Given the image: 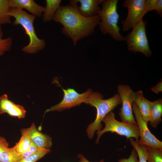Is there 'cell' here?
Listing matches in <instances>:
<instances>
[{"label":"cell","instance_id":"obj_3","mask_svg":"<svg viewBox=\"0 0 162 162\" xmlns=\"http://www.w3.org/2000/svg\"><path fill=\"white\" fill-rule=\"evenodd\" d=\"M103 95L98 92H92L87 99L86 104L95 107L97 110L95 119L90 124L86 130L88 138L92 139L96 131L102 129L101 122L105 116L118 105L122 104L120 97L118 94L108 99H103Z\"/></svg>","mask_w":162,"mask_h":162},{"label":"cell","instance_id":"obj_25","mask_svg":"<svg viewBox=\"0 0 162 162\" xmlns=\"http://www.w3.org/2000/svg\"><path fill=\"white\" fill-rule=\"evenodd\" d=\"M3 33L1 25H0V56L11 49L12 45V39L11 37L3 39Z\"/></svg>","mask_w":162,"mask_h":162},{"label":"cell","instance_id":"obj_24","mask_svg":"<svg viewBox=\"0 0 162 162\" xmlns=\"http://www.w3.org/2000/svg\"><path fill=\"white\" fill-rule=\"evenodd\" d=\"M31 141V140L27 136L24 134H22L19 141L14 146L17 153L20 154L28 150Z\"/></svg>","mask_w":162,"mask_h":162},{"label":"cell","instance_id":"obj_28","mask_svg":"<svg viewBox=\"0 0 162 162\" xmlns=\"http://www.w3.org/2000/svg\"><path fill=\"white\" fill-rule=\"evenodd\" d=\"M151 90L156 94H158L161 92L162 91V81H160L155 86L152 88Z\"/></svg>","mask_w":162,"mask_h":162},{"label":"cell","instance_id":"obj_21","mask_svg":"<svg viewBox=\"0 0 162 162\" xmlns=\"http://www.w3.org/2000/svg\"><path fill=\"white\" fill-rule=\"evenodd\" d=\"M145 6L146 13L155 10L157 13L162 17V0H145Z\"/></svg>","mask_w":162,"mask_h":162},{"label":"cell","instance_id":"obj_27","mask_svg":"<svg viewBox=\"0 0 162 162\" xmlns=\"http://www.w3.org/2000/svg\"><path fill=\"white\" fill-rule=\"evenodd\" d=\"M9 144L6 139L0 136V157L8 148Z\"/></svg>","mask_w":162,"mask_h":162},{"label":"cell","instance_id":"obj_9","mask_svg":"<svg viewBox=\"0 0 162 162\" xmlns=\"http://www.w3.org/2000/svg\"><path fill=\"white\" fill-rule=\"evenodd\" d=\"M58 84L63 89V98L59 103L46 110L45 112L54 111H61L80 105L82 103L86 104L88 97L92 92V90L89 89L85 92L80 94L73 88L64 89Z\"/></svg>","mask_w":162,"mask_h":162},{"label":"cell","instance_id":"obj_15","mask_svg":"<svg viewBox=\"0 0 162 162\" xmlns=\"http://www.w3.org/2000/svg\"><path fill=\"white\" fill-rule=\"evenodd\" d=\"M134 102L139 109L143 120L148 123L149 120L153 102L145 98L142 91L140 90L134 92Z\"/></svg>","mask_w":162,"mask_h":162},{"label":"cell","instance_id":"obj_4","mask_svg":"<svg viewBox=\"0 0 162 162\" xmlns=\"http://www.w3.org/2000/svg\"><path fill=\"white\" fill-rule=\"evenodd\" d=\"M118 0H104L99 14L100 20L98 24L100 30L104 34H109L114 40L125 41V38L120 32L118 23L119 15L117 11Z\"/></svg>","mask_w":162,"mask_h":162},{"label":"cell","instance_id":"obj_29","mask_svg":"<svg viewBox=\"0 0 162 162\" xmlns=\"http://www.w3.org/2000/svg\"><path fill=\"white\" fill-rule=\"evenodd\" d=\"M41 148H40L34 142L31 141L28 150L33 154L38 152Z\"/></svg>","mask_w":162,"mask_h":162},{"label":"cell","instance_id":"obj_18","mask_svg":"<svg viewBox=\"0 0 162 162\" xmlns=\"http://www.w3.org/2000/svg\"><path fill=\"white\" fill-rule=\"evenodd\" d=\"M9 0H0V25L11 23Z\"/></svg>","mask_w":162,"mask_h":162},{"label":"cell","instance_id":"obj_30","mask_svg":"<svg viewBox=\"0 0 162 162\" xmlns=\"http://www.w3.org/2000/svg\"><path fill=\"white\" fill-rule=\"evenodd\" d=\"M79 159V162H90L88 161L82 154H80L77 156ZM104 159L100 160L99 162H104Z\"/></svg>","mask_w":162,"mask_h":162},{"label":"cell","instance_id":"obj_10","mask_svg":"<svg viewBox=\"0 0 162 162\" xmlns=\"http://www.w3.org/2000/svg\"><path fill=\"white\" fill-rule=\"evenodd\" d=\"M132 109L139 128L140 137L139 142L162 150V142L151 132L148 128L147 123L143 119L139 109L134 102L133 103Z\"/></svg>","mask_w":162,"mask_h":162},{"label":"cell","instance_id":"obj_2","mask_svg":"<svg viewBox=\"0 0 162 162\" xmlns=\"http://www.w3.org/2000/svg\"><path fill=\"white\" fill-rule=\"evenodd\" d=\"M9 14L15 19L13 25L21 26L29 38V43L22 48V51L26 53L34 54L45 48V40L39 38L35 32L33 25L35 16L28 14L23 9L13 8H10Z\"/></svg>","mask_w":162,"mask_h":162},{"label":"cell","instance_id":"obj_8","mask_svg":"<svg viewBox=\"0 0 162 162\" xmlns=\"http://www.w3.org/2000/svg\"><path fill=\"white\" fill-rule=\"evenodd\" d=\"M117 91L120 97L122 104L119 113L122 122L132 123L137 126L132 109L134 92L129 86L121 84L117 86Z\"/></svg>","mask_w":162,"mask_h":162},{"label":"cell","instance_id":"obj_17","mask_svg":"<svg viewBox=\"0 0 162 162\" xmlns=\"http://www.w3.org/2000/svg\"><path fill=\"white\" fill-rule=\"evenodd\" d=\"M162 99L160 98L153 102L149 122L151 126L156 128L161 121Z\"/></svg>","mask_w":162,"mask_h":162},{"label":"cell","instance_id":"obj_32","mask_svg":"<svg viewBox=\"0 0 162 162\" xmlns=\"http://www.w3.org/2000/svg\"><path fill=\"white\" fill-rule=\"evenodd\" d=\"M0 162H1V161H0Z\"/></svg>","mask_w":162,"mask_h":162},{"label":"cell","instance_id":"obj_14","mask_svg":"<svg viewBox=\"0 0 162 162\" xmlns=\"http://www.w3.org/2000/svg\"><path fill=\"white\" fill-rule=\"evenodd\" d=\"M11 8H24L36 17H40L44 12L45 7L36 3L33 0H9Z\"/></svg>","mask_w":162,"mask_h":162},{"label":"cell","instance_id":"obj_13","mask_svg":"<svg viewBox=\"0 0 162 162\" xmlns=\"http://www.w3.org/2000/svg\"><path fill=\"white\" fill-rule=\"evenodd\" d=\"M26 112L23 106L10 100L6 94L0 96V114L7 113L10 116L20 119L25 117Z\"/></svg>","mask_w":162,"mask_h":162},{"label":"cell","instance_id":"obj_6","mask_svg":"<svg viewBox=\"0 0 162 162\" xmlns=\"http://www.w3.org/2000/svg\"><path fill=\"white\" fill-rule=\"evenodd\" d=\"M146 22L141 20L132 28L125 38L128 50L134 52H140L146 57L152 55L146 31Z\"/></svg>","mask_w":162,"mask_h":162},{"label":"cell","instance_id":"obj_16","mask_svg":"<svg viewBox=\"0 0 162 162\" xmlns=\"http://www.w3.org/2000/svg\"><path fill=\"white\" fill-rule=\"evenodd\" d=\"M61 0H46V6L42 14V20L44 22L53 20L56 14L60 7Z\"/></svg>","mask_w":162,"mask_h":162},{"label":"cell","instance_id":"obj_19","mask_svg":"<svg viewBox=\"0 0 162 162\" xmlns=\"http://www.w3.org/2000/svg\"><path fill=\"white\" fill-rule=\"evenodd\" d=\"M131 144L136 150L139 158V162H147V150L146 146L141 144L139 140H134L133 138H129Z\"/></svg>","mask_w":162,"mask_h":162},{"label":"cell","instance_id":"obj_5","mask_svg":"<svg viewBox=\"0 0 162 162\" xmlns=\"http://www.w3.org/2000/svg\"><path fill=\"white\" fill-rule=\"evenodd\" d=\"M102 121L105 123V126L103 130L98 131L96 133L97 134L95 141L96 144L99 143L101 136L107 132L116 133L125 136L128 139L133 137L136 140H139L140 133L138 126L132 123L117 121L115 118L114 113L112 111L105 116Z\"/></svg>","mask_w":162,"mask_h":162},{"label":"cell","instance_id":"obj_26","mask_svg":"<svg viewBox=\"0 0 162 162\" xmlns=\"http://www.w3.org/2000/svg\"><path fill=\"white\" fill-rule=\"evenodd\" d=\"M138 157L137 153L136 150L134 148L132 149L130 155L128 158L120 159L118 162H139Z\"/></svg>","mask_w":162,"mask_h":162},{"label":"cell","instance_id":"obj_20","mask_svg":"<svg viewBox=\"0 0 162 162\" xmlns=\"http://www.w3.org/2000/svg\"><path fill=\"white\" fill-rule=\"evenodd\" d=\"M22 158L14 147L7 149L0 157V161L2 162H18Z\"/></svg>","mask_w":162,"mask_h":162},{"label":"cell","instance_id":"obj_23","mask_svg":"<svg viewBox=\"0 0 162 162\" xmlns=\"http://www.w3.org/2000/svg\"><path fill=\"white\" fill-rule=\"evenodd\" d=\"M50 152V149L41 148L37 152L28 157L21 158L18 162H36Z\"/></svg>","mask_w":162,"mask_h":162},{"label":"cell","instance_id":"obj_31","mask_svg":"<svg viewBox=\"0 0 162 162\" xmlns=\"http://www.w3.org/2000/svg\"><path fill=\"white\" fill-rule=\"evenodd\" d=\"M33 154L28 149L20 154H19L22 158L28 157Z\"/></svg>","mask_w":162,"mask_h":162},{"label":"cell","instance_id":"obj_22","mask_svg":"<svg viewBox=\"0 0 162 162\" xmlns=\"http://www.w3.org/2000/svg\"><path fill=\"white\" fill-rule=\"evenodd\" d=\"M147 162H162V150L147 146Z\"/></svg>","mask_w":162,"mask_h":162},{"label":"cell","instance_id":"obj_11","mask_svg":"<svg viewBox=\"0 0 162 162\" xmlns=\"http://www.w3.org/2000/svg\"><path fill=\"white\" fill-rule=\"evenodd\" d=\"M20 132L22 134L27 136L40 148L50 149L52 146V138L38 130L34 123L28 128L21 129Z\"/></svg>","mask_w":162,"mask_h":162},{"label":"cell","instance_id":"obj_12","mask_svg":"<svg viewBox=\"0 0 162 162\" xmlns=\"http://www.w3.org/2000/svg\"><path fill=\"white\" fill-rule=\"evenodd\" d=\"M80 4L78 6L70 0L69 4L76 7L79 13L83 16L90 18L99 15L101 8L99 6L103 0H75Z\"/></svg>","mask_w":162,"mask_h":162},{"label":"cell","instance_id":"obj_1","mask_svg":"<svg viewBox=\"0 0 162 162\" xmlns=\"http://www.w3.org/2000/svg\"><path fill=\"white\" fill-rule=\"evenodd\" d=\"M53 20L62 25V33L70 38L76 46L80 39L94 33L100 18L99 15L85 17L79 13L75 7L68 4L60 6Z\"/></svg>","mask_w":162,"mask_h":162},{"label":"cell","instance_id":"obj_7","mask_svg":"<svg viewBox=\"0 0 162 162\" xmlns=\"http://www.w3.org/2000/svg\"><path fill=\"white\" fill-rule=\"evenodd\" d=\"M123 5L128 8V13L126 19L122 21V30L124 32H127L143 19L147 13L145 0H125Z\"/></svg>","mask_w":162,"mask_h":162}]
</instances>
